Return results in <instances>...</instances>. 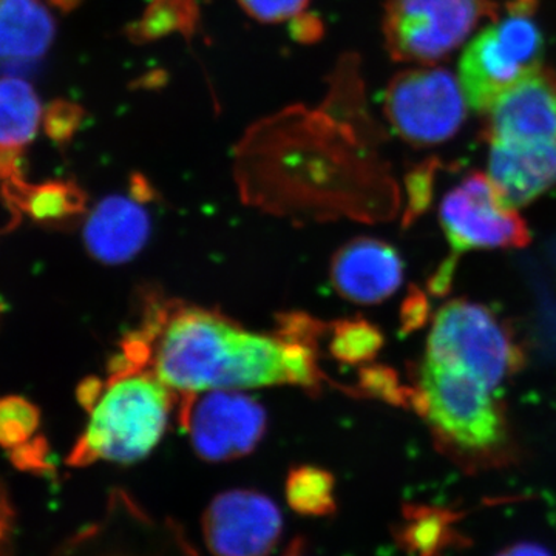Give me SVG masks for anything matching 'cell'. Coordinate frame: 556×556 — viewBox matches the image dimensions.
<instances>
[{
  "instance_id": "obj_9",
  "label": "cell",
  "mask_w": 556,
  "mask_h": 556,
  "mask_svg": "<svg viewBox=\"0 0 556 556\" xmlns=\"http://www.w3.org/2000/svg\"><path fill=\"white\" fill-rule=\"evenodd\" d=\"M178 420L201 459L228 463L249 455L265 437V408L240 390H214L179 399Z\"/></svg>"
},
{
  "instance_id": "obj_5",
  "label": "cell",
  "mask_w": 556,
  "mask_h": 556,
  "mask_svg": "<svg viewBox=\"0 0 556 556\" xmlns=\"http://www.w3.org/2000/svg\"><path fill=\"white\" fill-rule=\"evenodd\" d=\"M507 328L479 303L453 300L434 317L427 362L460 369L495 390L521 361Z\"/></svg>"
},
{
  "instance_id": "obj_26",
  "label": "cell",
  "mask_w": 556,
  "mask_h": 556,
  "mask_svg": "<svg viewBox=\"0 0 556 556\" xmlns=\"http://www.w3.org/2000/svg\"><path fill=\"white\" fill-rule=\"evenodd\" d=\"M239 3L254 20L263 24H278L305 13L309 0H239Z\"/></svg>"
},
{
  "instance_id": "obj_20",
  "label": "cell",
  "mask_w": 556,
  "mask_h": 556,
  "mask_svg": "<svg viewBox=\"0 0 556 556\" xmlns=\"http://www.w3.org/2000/svg\"><path fill=\"white\" fill-rule=\"evenodd\" d=\"M334 478L324 468L300 466L289 471L285 493L292 510L305 517L334 514Z\"/></svg>"
},
{
  "instance_id": "obj_34",
  "label": "cell",
  "mask_w": 556,
  "mask_h": 556,
  "mask_svg": "<svg viewBox=\"0 0 556 556\" xmlns=\"http://www.w3.org/2000/svg\"><path fill=\"white\" fill-rule=\"evenodd\" d=\"M285 556H305V552H303L302 543L295 541L292 543V546L288 548L287 555Z\"/></svg>"
},
{
  "instance_id": "obj_8",
  "label": "cell",
  "mask_w": 556,
  "mask_h": 556,
  "mask_svg": "<svg viewBox=\"0 0 556 556\" xmlns=\"http://www.w3.org/2000/svg\"><path fill=\"white\" fill-rule=\"evenodd\" d=\"M467 108L459 79L431 65L399 73L386 91L388 121L415 146L447 141L466 121Z\"/></svg>"
},
{
  "instance_id": "obj_24",
  "label": "cell",
  "mask_w": 556,
  "mask_h": 556,
  "mask_svg": "<svg viewBox=\"0 0 556 556\" xmlns=\"http://www.w3.org/2000/svg\"><path fill=\"white\" fill-rule=\"evenodd\" d=\"M361 387L367 390V393L371 396H378L393 405L413 408L416 391L402 387L394 369L387 367L362 369Z\"/></svg>"
},
{
  "instance_id": "obj_12",
  "label": "cell",
  "mask_w": 556,
  "mask_h": 556,
  "mask_svg": "<svg viewBox=\"0 0 556 556\" xmlns=\"http://www.w3.org/2000/svg\"><path fill=\"white\" fill-rule=\"evenodd\" d=\"M484 115L489 144H556V73L536 70Z\"/></svg>"
},
{
  "instance_id": "obj_29",
  "label": "cell",
  "mask_w": 556,
  "mask_h": 556,
  "mask_svg": "<svg viewBox=\"0 0 556 556\" xmlns=\"http://www.w3.org/2000/svg\"><path fill=\"white\" fill-rule=\"evenodd\" d=\"M80 118V110L67 102H58L53 105L49 116H47V127L51 137L64 141L72 137Z\"/></svg>"
},
{
  "instance_id": "obj_35",
  "label": "cell",
  "mask_w": 556,
  "mask_h": 556,
  "mask_svg": "<svg viewBox=\"0 0 556 556\" xmlns=\"http://www.w3.org/2000/svg\"><path fill=\"white\" fill-rule=\"evenodd\" d=\"M5 309V305H3L2 299H0V313Z\"/></svg>"
},
{
  "instance_id": "obj_17",
  "label": "cell",
  "mask_w": 556,
  "mask_h": 556,
  "mask_svg": "<svg viewBox=\"0 0 556 556\" xmlns=\"http://www.w3.org/2000/svg\"><path fill=\"white\" fill-rule=\"evenodd\" d=\"M42 104L30 83L16 76L0 78V150L30 144L42 123Z\"/></svg>"
},
{
  "instance_id": "obj_3",
  "label": "cell",
  "mask_w": 556,
  "mask_h": 556,
  "mask_svg": "<svg viewBox=\"0 0 556 556\" xmlns=\"http://www.w3.org/2000/svg\"><path fill=\"white\" fill-rule=\"evenodd\" d=\"M89 422L67 457L73 467L94 463L135 464L160 444L179 396L148 367L116 358L108 379L78 388Z\"/></svg>"
},
{
  "instance_id": "obj_16",
  "label": "cell",
  "mask_w": 556,
  "mask_h": 556,
  "mask_svg": "<svg viewBox=\"0 0 556 556\" xmlns=\"http://www.w3.org/2000/svg\"><path fill=\"white\" fill-rule=\"evenodd\" d=\"M54 35L56 22L42 0H0V62L38 61Z\"/></svg>"
},
{
  "instance_id": "obj_1",
  "label": "cell",
  "mask_w": 556,
  "mask_h": 556,
  "mask_svg": "<svg viewBox=\"0 0 556 556\" xmlns=\"http://www.w3.org/2000/svg\"><path fill=\"white\" fill-rule=\"evenodd\" d=\"M362 93L357 64L346 60L318 108L292 105L252 126L236 152L244 195L276 206L348 211L356 208L358 190L386 186Z\"/></svg>"
},
{
  "instance_id": "obj_13",
  "label": "cell",
  "mask_w": 556,
  "mask_h": 556,
  "mask_svg": "<svg viewBox=\"0 0 556 556\" xmlns=\"http://www.w3.org/2000/svg\"><path fill=\"white\" fill-rule=\"evenodd\" d=\"M332 288L339 295L361 305L390 299L404 281V262L386 241L361 237L348 241L332 257Z\"/></svg>"
},
{
  "instance_id": "obj_14",
  "label": "cell",
  "mask_w": 556,
  "mask_h": 556,
  "mask_svg": "<svg viewBox=\"0 0 556 556\" xmlns=\"http://www.w3.org/2000/svg\"><path fill=\"white\" fill-rule=\"evenodd\" d=\"M144 201L112 195L100 201L87 217L84 241L91 257L105 265H121L137 257L149 241L150 215Z\"/></svg>"
},
{
  "instance_id": "obj_18",
  "label": "cell",
  "mask_w": 556,
  "mask_h": 556,
  "mask_svg": "<svg viewBox=\"0 0 556 556\" xmlns=\"http://www.w3.org/2000/svg\"><path fill=\"white\" fill-rule=\"evenodd\" d=\"M197 24V0H150L142 16L127 28V36L137 43L152 42L175 33L192 36Z\"/></svg>"
},
{
  "instance_id": "obj_32",
  "label": "cell",
  "mask_w": 556,
  "mask_h": 556,
  "mask_svg": "<svg viewBox=\"0 0 556 556\" xmlns=\"http://www.w3.org/2000/svg\"><path fill=\"white\" fill-rule=\"evenodd\" d=\"M321 22L316 16L311 14H299L298 17L292 20V36L300 42H314L321 38Z\"/></svg>"
},
{
  "instance_id": "obj_19",
  "label": "cell",
  "mask_w": 556,
  "mask_h": 556,
  "mask_svg": "<svg viewBox=\"0 0 556 556\" xmlns=\"http://www.w3.org/2000/svg\"><path fill=\"white\" fill-rule=\"evenodd\" d=\"M25 214L39 223H62L83 214L86 195L73 182L50 181L22 189L16 197Z\"/></svg>"
},
{
  "instance_id": "obj_27",
  "label": "cell",
  "mask_w": 556,
  "mask_h": 556,
  "mask_svg": "<svg viewBox=\"0 0 556 556\" xmlns=\"http://www.w3.org/2000/svg\"><path fill=\"white\" fill-rule=\"evenodd\" d=\"M11 463L22 471H33L36 475L51 470L49 460V444L46 439L35 438L21 447L10 450Z\"/></svg>"
},
{
  "instance_id": "obj_31",
  "label": "cell",
  "mask_w": 556,
  "mask_h": 556,
  "mask_svg": "<svg viewBox=\"0 0 556 556\" xmlns=\"http://www.w3.org/2000/svg\"><path fill=\"white\" fill-rule=\"evenodd\" d=\"M456 265L457 255H453L439 266L437 273L428 280V289H430L431 294L438 295V298H444L448 294L453 285V277H455Z\"/></svg>"
},
{
  "instance_id": "obj_30",
  "label": "cell",
  "mask_w": 556,
  "mask_h": 556,
  "mask_svg": "<svg viewBox=\"0 0 556 556\" xmlns=\"http://www.w3.org/2000/svg\"><path fill=\"white\" fill-rule=\"evenodd\" d=\"M14 508L9 492L0 482V556H13Z\"/></svg>"
},
{
  "instance_id": "obj_28",
  "label": "cell",
  "mask_w": 556,
  "mask_h": 556,
  "mask_svg": "<svg viewBox=\"0 0 556 556\" xmlns=\"http://www.w3.org/2000/svg\"><path fill=\"white\" fill-rule=\"evenodd\" d=\"M431 309L428 299L419 288H409L408 295L402 303L401 325L404 334H412L427 324Z\"/></svg>"
},
{
  "instance_id": "obj_23",
  "label": "cell",
  "mask_w": 556,
  "mask_h": 556,
  "mask_svg": "<svg viewBox=\"0 0 556 556\" xmlns=\"http://www.w3.org/2000/svg\"><path fill=\"white\" fill-rule=\"evenodd\" d=\"M40 427L39 408L22 396H0V447L13 450L35 439Z\"/></svg>"
},
{
  "instance_id": "obj_7",
  "label": "cell",
  "mask_w": 556,
  "mask_h": 556,
  "mask_svg": "<svg viewBox=\"0 0 556 556\" xmlns=\"http://www.w3.org/2000/svg\"><path fill=\"white\" fill-rule=\"evenodd\" d=\"M497 16V0H386L383 35L394 60L433 65Z\"/></svg>"
},
{
  "instance_id": "obj_4",
  "label": "cell",
  "mask_w": 556,
  "mask_h": 556,
  "mask_svg": "<svg viewBox=\"0 0 556 556\" xmlns=\"http://www.w3.org/2000/svg\"><path fill=\"white\" fill-rule=\"evenodd\" d=\"M535 0H514L506 17L468 43L459 64V83L468 108L485 113L519 80L543 67L544 36L533 20Z\"/></svg>"
},
{
  "instance_id": "obj_25",
  "label": "cell",
  "mask_w": 556,
  "mask_h": 556,
  "mask_svg": "<svg viewBox=\"0 0 556 556\" xmlns=\"http://www.w3.org/2000/svg\"><path fill=\"white\" fill-rule=\"evenodd\" d=\"M434 175L437 163H426L409 172L407 177L408 204L405 211L404 226L415 223L430 207L433 200Z\"/></svg>"
},
{
  "instance_id": "obj_11",
  "label": "cell",
  "mask_w": 556,
  "mask_h": 556,
  "mask_svg": "<svg viewBox=\"0 0 556 556\" xmlns=\"http://www.w3.org/2000/svg\"><path fill=\"white\" fill-rule=\"evenodd\" d=\"M201 526L212 556H269L283 533L277 504L247 489L215 496L204 510Z\"/></svg>"
},
{
  "instance_id": "obj_33",
  "label": "cell",
  "mask_w": 556,
  "mask_h": 556,
  "mask_svg": "<svg viewBox=\"0 0 556 556\" xmlns=\"http://www.w3.org/2000/svg\"><path fill=\"white\" fill-rule=\"evenodd\" d=\"M496 556H552V554L540 544L521 543L504 548Z\"/></svg>"
},
{
  "instance_id": "obj_6",
  "label": "cell",
  "mask_w": 556,
  "mask_h": 556,
  "mask_svg": "<svg viewBox=\"0 0 556 556\" xmlns=\"http://www.w3.org/2000/svg\"><path fill=\"white\" fill-rule=\"evenodd\" d=\"M422 416L445 444L467 455H489L506 442V424L492 390L460 369L424 364Z\"/></svg>"
},
{
  "instance_id": "obj_21",
  "label": "cell",
  "mask_w": 556,
  "mask_h": 556,
  "mask_svg": "<svg viewBox=\"0 0 556 556\" xmlns=\"http://www.w3.org/2000/svg\"><path fill=\"white\" fill-rule=\"evenodd\" d=\"M382 348V332L365 318H346L332 325L329 353L342 364H368Z\"/></svg>"
},
{
  "instance_id": "obj_2",
  "label": "cell",
  "mask_w": 556,
  "mask_h": 556,
  "mask_svg": "<svg viewBox=\"0 0 556 556\" xmlns=\"http://www.w3.org/2000/svg\"><path fill=\"white\" fill-rule=\"evenodd\" d=\"M318 332L308 317H287L278 334H265L215 311L166 302L148 311L119 358L152 369L179 399L274 386L317 390Z\"/></svg>"
},
{
  "instance_id": "obj_22",
  "label": "cell",
  "mask_w": 556,
  "mask_h": 556,
  "mask_svg": "<svg viewBox=\"0 0 556 556\" xmlns=\"http://www.w3.org/2000/svg\"><path fill=\"white\" fill-rule=\"evenodd\" d=\"M447 511L438 508H408L407 522L402 529L404 544L419 556H437L448 543L450 522Z\"/></svg>"
},
{
  "instance_id": "obj_15",
  "label": "cell",
  "mask_w": 556,
  "mask_h": 556,
  "mask_svg": "<svg viewBox=\"0 0 556 556\" xmlns=\"http://www.w3.org/2000/svg\"><path fill=\"white\" fill-rule=\"evenodd\" d=\"M486 177L507 206H526L556 185V144H490Z\"/></svg>"
},
{
  "instance_id": "obj_10",
  "label": "cell",
  "mask_w": 556,
  "mask_h": 556,
  "mask_svg": "<svg viewBox=\"0 0 556 556\" xmlns=\"http://www.w3.org/2000/svg\"><path fill=\"white\" fill-rule=\"evenodd\" d=\"M439 217L457 254L468 249L525 248L530 243L525 219L501 200L484 174L470 175L450 190Z\"/></svg>"
}]
</instances>
